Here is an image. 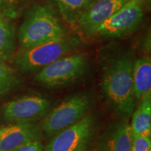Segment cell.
Here are the masks:
<instances>
[{
  "mask_svg": "<svg viewBox=\"0 0 151 151\" xmlns=\"http://www.w3.org/2000/svg\"><path fill=\"white\" fill-rule=\"evenodd\" d=\"M7 20H9L8 19L6 18V17L4 14H3V13L0 12V24L4 23V22H6Z\"/></svg>",
  "mask_w": 151,
  "mask_h": 151,
  "instance_id": "ffe728a7",
  "label": "cell"
},
{
  "mask_svg": "<svg viewBox=\"0 0 151 151\" xmlns=\"http://www.w3.org/2000/svg\"><path fill=\"white\" fill-rule=\"evenodd\" d=\"M94 117L86 115L79 121L56 134L46 151H84L93 133Z\"/></svg>",
  "mask_w": 151,
  "mask_h": 151,
  "instance_id": "52a82bcc",
  "label": "cell"
},
{
  "mask_svg": "<svg viewBox=\"0 0 151 151\" xmlns=\"http://www.w3.org/2000/svg\"><path fill=\"white\" fill-rule=\"evenodd\" d=\"M21 0H0V9L4 11V14H14L13 9L16 5L20 4Z\"/></svg>",
  "mask_w": 151,
  "mask_h": 151,
  "instance_id": "d6986e66",
  "label": "cell"
},
{
  "mask_svg": "<svg viewBox=\"0 0 151 151\" xmlns=\"http://www.w3.org/2000/svg\"><path fill=\"white\" fill-rule=\"evenodd\" d=\"M16 47L14 27L9 20L0 24V60L6 62L14 54Z\"/></svg>",
  "mask_w": 151,
  "mask_h": 151,
  "instance_id": "9a60e30c",
  "label": "cell"
},
{
  "mask_svg": "<svg viewBox=\"0 0 151 151\" xmlns=\"http://www.w3.org/2000/svg\"><path fill=\"white\" fill-rule=\"evenodd\" d=\"M65 30L53 9L36 5L27 11L18 30V43L22 49L42 44L65 35Z\"/></svg>",
  "mask_w": 151,
  "mask_h": 151,
  "instance_id": "7a4b0ae2",
  "label": "cell"
},
{
  "mask_svg": "<svg viewBox=\"0 0 151 151\" xmlns=\"http://www.w3.org/2000/svg\"><path fill=\"white\" fill-rule=\"evenodd\" d=\"M150 138L144 136L132 134V151H150Z\"/></svg>",
  "mask_w": 151,
  "mask_h": 151,
  "instance_id": "e0dca14e",
  "label": "cell"
},
{
  "mask_svg": "<svg viewBox=\"0 0 151 151\" xmlns=\"http://www.w3.org/2000/svg\"><path fill=\"white\" fill-rule=\"evenodd\" d=\"M87 66L88 61L84 55H67L39 70L35 80L46 87L63 86L83 75Z\"/></svg>",
  "mask_w": 151,
  "mask_h": 151,
  "instance_id": "277c9868",
  "label": "cell"
},
{
  "mask_svg": "<svg viewBox=\"0 0 151 151\" xmlns=\"http://www.w3.org/2000/svg\"><path fill=\"white\" fill-rule=\"evenodd\" d=\"M67 23L76 25L92 0H51Z\"/></svg>",
  "mask_w": 151,
  "mask_h": 151,
  "instance_id": "5bb4252c",
  "label": "cell"
},
{
  "mask_svg": "<svg viewBox=\"0 0 151 151\" xmlns=\"http://www.w3.org/2000/svg\"><path fill=\"white\" fill-rule=\"evenodd\" d=\"M40 138L41 129L37 124L31 122L11 124L0 129V151H14Z\"/></svg>",
  "mask_w": 151,
  "mask_h": 151,
  "instance_id": "30bf717a",
  "label": "cell"
},
{
  "mask_svg": "<svg viewBox=\"0 0 151 151\" xmlns=\"http://www.w3.org/2000/svg\"><path fill=\"white\" fill-rule=\"evenodd\" d=\"M132 132L129 124L114 126L104 137L100 151H132Z\"/></svg>",
  "mask_w": 151,
  "mask_h": 151,
  "instance_id": "8fae6325",
  "label": "cell"
},
{
  "mask_svg": "<svg viewBox=\"0 0 151 151\" xmlns=\"http://www.w3.org/2000/svg\"><path fill=\"white\" fill-rule=\"evenodd\" d=\"M14 151H46V147H44L40 141L35 140L22 145Z\"/></svg>",
  "mask_w": 151,
  "mask_h": 151,
  "instance_id": "ac0fdd59",
  "label": "cell"
},
{
  "mask_svg": "<svg viewBox=\"0 0 151 151\" xmlns=\"http://www.w3.org/2000/svg\"><path fill=\"white\" fill-rule=\"evenodd\" d=\"M49 107V101L42 96H24L6 104L2 111L3 117L10 122H32L45 116Z\"/></svg>",
  "mask_w": 151,
  "mask_h": 151,
  "instance_id": "ba28073f",
  "label": "cell"
},
{
  "mask_svg": "<svg viewBox=\"0 0 151 151\" xmlns=\"http://www.w3.org/2000/svg\"><path fill=\"white\" fill-rule=\"evenodd\" d=\"M134 56L129 51L115 55L103 67L101 88L111 107L119 116L128 118L136 106L132 71Z\"/></svg>",
  "mask_w": 151,
  "mask_h": 151,
  "instance_id": "6da1fadb",
  "label": "cell"
},
{
  "mask_svg": "<svg viewBox=\"0 0 151 151\" xmlns=\"http://www.w3.org/2000/svg\"><path fill=\"white\" fill-rule=\"evenodd\" d=\"M90 104L91 101L86 94H76L67 98L46 116L42 129L48 137L55 135L83 118Z\"/></svg>",
  "mask_w": 151,
  "mask_h": 151,
  "instance_id": "5b68a950",
  "label": "cell"
},
{
  "mask_svg": "<svg viewBox=\"0 0 151 151\" xmlns=\"http://www.w3.org/2000/svg\"><path fill=\"white\" fill-rule=\"evenodd\" d=\"M80 45L81 41L76 36L65 33L42 44L22 49L15 58V64L23 72L39 71L69 55Z\"/></svg>",
  "mask_w": 151,
  "mask_h": 151,
  "instance_id": "3957f363",
  "label": "cell"
},
{
  "mask_svg": "<svg viewBox=\"0 0 151 151\" xmlns=\"http://www.w3.org/2000/svg\"><path fill=\"white\" fill-rule=\"evenodd\" d=\"M18 83L15 71L5 62L0 60V99L14 89Z\"/></svg>",
  "mask_w": 151,
  "mask_h": 151,
  "instance_id": "2e32d148",
  "label": "cell"
},
{
  "mask_svg": "<svg viewBox=\"0 0 151 151\" xmlns=\"http://www.w3.org/2000/svg\"><path fill=\"white\" fill-rule=\"evenodd\" d=\"M134 93L136 99L141 100L151 92V60L148 57H143L134 62L133 71Z\"/></svg>",
  "mask_w": 151,
  "mask_h": 151,
  "instance_id": "7c38bea8",
  "label": "cell"
},
{
  "mask_svg": "<svg viewBox=\"0 0 151 151\" xmlns=\"http://www.w3.org/2000/svg\"><path fill=\"white\" fill-rule=\"evenodd\" d=\"M140 104L132 116V134L150 138L151 134V92L140 100Z\"/></svg>",
  "mask_w": 151,
  "mask_h": 151,
  "instance_id": "4fadbf2b",
  "label": "cell"
},
{
  "mask_svg": "<svg viewBox=\"0 0 151 151\" xmlns=\"http://www.w3.org/2000/svg\"><path fill=\"white\" fill-rule=\"evenodd\" d=\"M150 151H151V150H150Z\"/></svg>",
  "mask_w": 151,
  "mask_h": 151,
  "instance_id": "44dd1931",
  "label": "cell"
},
{
  "mask_svg": "<svg viewBox=\"0 0 151 151\" xmlns=\"http://www.w3.org/2000/svg\"><path fill=\"white\" fill-rule=\"evenodd\" d=\"M144 0H129L96 28L90 36L103 38L125 37L137 29L143 16Z\"/></svg>",
  "mask_w": 151,
  "mask_h": 151,
  "instance_id": "8992f818",
  "label": "cell"
},
{
  "mask_svg": "<svg viewBox=\"0 0 151 151\" xmlns=\"http://www.w3.org/2000/svg\"><path fill=\"white\" fill-rule=\"evenodd\" d=\"M129 0H92L79 19L78 27L90 36L92 32Z\"/></svg>",
  "mask_w": 151,
  "mask_h": 151,
  "instance_id": "9c48e42d",
  "label": "cell"
}]
</instances>
